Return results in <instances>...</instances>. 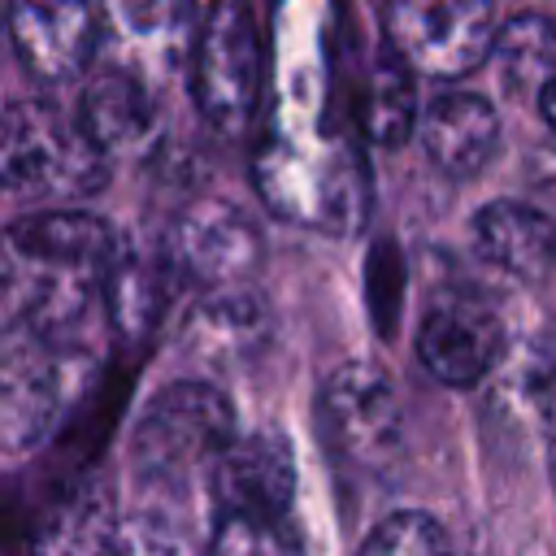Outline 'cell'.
<instances>
[{
	"label": "cell",
	"instance_id": "18",
	"mask_svg": "<svg viewBox=\"0 0 556 556\" xmlns=\"http://www.w3.org/2000/svg\"><path fill=\"white\" fill-rule=\"evenodd\" d=\"M356 122L365 130V139L382 143V148H395L413 135L417 126V87H413V65L387 43L365 83H361V96H356Z\"/></svg>",
	"mask_w": 556,
	"mask_h": 556
},
{
	"label": "cell",
	"instance_id": "4",
	"mask_svg": "<svg viewBox=\"0 0 556 556\" xmlns=\"http://www.w3.org/2000/svg\"><path fill=\"white\" fill-rule=\"evenodd\" d=\"M235 408L213 382H165L148 395L130 434L135 478L143 491L191 495L195 482L208 478L213 460L235 443Z\"/></svg>",
	"mask_w": 556,
	"mask_h": 556
},
{
	"label": "cell",
	"instance_id": "17",
	"mask_svg": "<svg viewBox=\"0 0 556 556\" xmlns=\"http://www.w3.org/2000/svg\"><path fill=\"white\" fill-rule=\"evenodd\" d=\"M269 334V308L265 300L239 282V287H213L187 321V339L208 361H243L256 352Z\"/></svg>",
	"mask_w": 556,
	"mask_h": 556
},
{
	"label": "cell",
	"instance_id": "19",
	"mask_svg": "<svg viewBox=\"0 0 556 556\" xmlns=\"http://www.w3.org/2000/svg\"><path fill=\"white\" fill-rule=\"evenodd\" d=\"M200 556H308L291 513L217 508Z\"/></svg>",
	"mask_w": 556,
	"mask_h": 556
},
{
	"label": "cell",
	"instance_id": "15",
	"mask_svg": "<svg viewBox=\"0 0 556 556\" xmlns=\"http://www.w3.org/2000/svg\"><path fill=\"white\" fill-rule=\"evenodd\" d=\"M78 117L87 135L109 152V156H139L161 126L152 87L130 70V65H109L100 70L78 104Z\"/></svg>",
	"mask_w": 556,
	"mask_h": 556
},
{
	"label": "cell",
	"instance_id": "25",
	"mask_svg": "<svg viewBox=\"0 0 556 556\" xmlns=\"http://www.w3.org/2000/svg\"><path fill=\"white\" fill-rule=\"evenodd\" d=\"M539 113H543V122L556 130V74L539 87Z\"/></svg>",
	"mask_w": 556,
	"mask_h": 556
},
{
	"label": "cell",
	"instance_id": "10",
	"mask_svg": "<svg viewBox=\"0 0 556 556\" xmlns=\"http://www.w3.org/2000/svg\"><path fill=\"white\" fill-rule=\"evenodd\" d=\"M417 356L443 387H478L504 356V321L473 291L439 295L417 326Z\"/></svg>",
	"mask_w": 556,
	"mask_h": 556
},
{
	"label": "cell",
	"instance_id": "24",
	"mask_svg": "<svg viewBox=\"0 0 556 556\" xmlns=\"http://www.w3.org/2000/svg\"><path fill=\"white\" fill-rule=\"evenodd\" d=\"M521 391H526V404L552 447V460H556V330H543L530 343V356L521 369Z\"/></svg>",
	"mask_w": 556,
	"mask_h": 556
},
{
	"label": "cell",
	"instance_id": "23",
	"mask_svg": "<svg viewBox=\"0 0 556 556\" xmlns=\"http://www.w3.org/2000/svg\"><path fill=\"white\" fill-rule=\"evenodd\" d=\"M356 556H460V552L430 513H391L369 530Z\"/></svg>",
	"mask_w": 556,
	"mask_h": 556
},
{
	"label": "cell",
	"instance_id": "2",
	"mask_svg": "<svg viewBox=\"0 0 556 556\" xmlns=\"http://www.w3.org/2000/svg\"><path fill=\"white\" fill-rule=\"evenodd\" d=\"M256 191L261 200L300 226L348 235L369 208V182L356 148L330 130H269L256 148Z\"/></svg>",
	"mask_w": 556,
	"mask_h": 556
},
{
	"label": "cell",
	"instance_id": "8",
	"mask_svg": "<svg viewBox=\"0 0 556 556\" xmlns=\"http://www.w3.org/2000/svg\"><path fill=\"white\" fill-rule=\"evenodd\" d=\"M387 43L430 78H460L495 48V0H382Z\"/></svg>",
	"mask_w": 556,
	"mask_h": 556
},
{
	"label": "cell",
	"instance_id": "3",
	"mask_svg": "<svg viewBox=\"0 0 556 556\" xmlns=\"http://www.w3.org/2000/svg\"><path fill=\"white\" fill-rule=\"evenodd\" d=\"M109 152L78 113L26 96L0 109V187L35 204H74L104 187Z\"/></svg>",
	"mask_w": 556,
	"mask_h": 556
},
{
	"label": "cell",
	"instance_id": "12",
	"mask_svg": "<svg viewBox=\"0 0 556 556\" xmlns=\"http://www.w3.org/2000/svg\"><path fill=\"white\" fill-rule=\"evenodd\" d=\"M4 26L26 70L43 83H70L100 43L96 0H4Z\"/></svg>",
	"mask_w": 556,
	"mask_h": 556
},
{
	"label": "cell",
	"instance_id": "16",
	"mask_svg": "<svg viewBox=\"0 0 556 556\" xmlns=\"http://www.w3.org/2000/svg\"><path fill=\"white\" fill-rule=\"evenodd\" d=\"M473 243L482 261L521 282H543L556 269V222L521 200H491L473 217Z\"/></svg>",
	"mask_w": 556,
	"mask_h": 556
},
{
	"label": "cell",
	"instance_id": "21",
	"mask_svg": "<svg viewBox=\"0 0 556 556\" xmlns=\"http://www.w3.org/2000/svg\"><path fill=\"white\" fill-rule=\"evenodd\" d=\"M122 556H195L187 495L143 491V504L122 517Z\"/></svg>",
	"mask_w": 556,
	"mask_h": 556
},
{
	"label": "cell",
	"instance_id": "20",
	"mask_svg": "<svg viewBox=\"0 0 556 556\" xmlns=\"http://www.w3.org/2000/svg\"><path fill=\"white\" fill-rule=\"evenodd\" d=\"M109 17H113V30L135 52L161 56V61H178L195 26L191 0H109Z\"/></svg>",
	"mask_w": 556,
	"mask_h": 556
},
{
	"label": "cell",
	"instance_id": "9",
	"mask_svg": "<svg viewBox=\"0 0 556 556\" xmlns=\"http://www.w3.org/2000/svg\"><path fill=\"white\" fill-rule=\"evenodd\" d=\"M265 239L230 200H195L169 226V265L200 287H239L256 274Z\"/></svg>",
	"mask_w": 556,
	"mask_h": 556
},
{
	"label": "cell",
	"instance_id": "7",
	"mask_svg": "<svg viewBox=\"0 0 556 556\" xmlns=\"http://www.w3.org/2000/svg\"><path fill=\"white\" fill-rule=\"evenodd\" d=\"M96 374V365L0 330V447L26 452L52 439Z\"/></svg>",
	"mask_w": 556,
	"mask_h": 556
},
{
	"label": "cell",
	"instance_id": "22",
	"mask_svg": "<svg viewBox=\"0 0 556 556\" xmlns=\"http://www.w3.org/2000/svg\"><path fill=\"white\" fill-rule=\"evenodd\" d=\"M491 52L500 56L508 87H517V91L543 87L556 74V22L539 17V13H521L504 30H495Z\"/></svg>",
	"mask_w": 556,
	"mask_h": 556
},
{
	"label": "cell",
	"instance_id": "13",
	"mask_svg": "<svg viewBox=\"0 0 556 556\" xmlns=\"http://www.w3.org/2000/svg\"><path fill=\"white\" fill-rule=\"evenodd\" d=\"M208 504L217 508H261V513H291L295 500V465L291 447L278 434H248L213 460L204 478Z\"/></svg>",
	"mask_w": 556,
	"mask_h": 556
},
{
	"label": "cell",
	"instance_id": "11",
	"mask_svg": "<svg viewBox=\"0 0 556 556\" xmlns=\"http://www.w3.org/2000/svg\"><path fill=\"white\" fill-rule=\"evenodd\" d=\"M30 556H122V513L104 478L74 473L56 482L26 526Z\"/></svg>",
	"mask_w": 556,
	"mask_h": 556
},
{
	"label": "cell",
	"instance_id": "14",
	"mask_svg": "<svg viewBox=\"0 0 556 556\" xmlns=\"http://www.w3.org/2000/svg\"><path fill=\"white\" fill-rule=\"evenodd\" d=\"M421 148L447 178H473L491 165L500 148V117L495 109L473 91H443L426 104L421 122Z\"/></svg>",
	"mask_w": 556,
	"mask_h": 556
},
{
	"label": "cell",
	"instance_id": "5",
	"mask_svg": "<svg viewBox=\"0 0 556 556\" xmlns=\"http://www.w3.org/2000/svg\"><path fill=\"white\" fill-rule=\"evenodd\" d=\"M191 87L204 122L235 139L252 126L265 87V43L248 0H213L195 17Z\"/></svg>",
	"mask_w": 556,
	"mask_h": 556
},
{
	"label": "cell",
	"instance_id": "1",
	"mask_svg": "<svg viewBox=\"0 0 556 556\" xmlns=\"http://www.w3.org/2000/svg\"><path fill=\"white\" fill-rule=\"evenodd\" d=\"M126 239L96 213L43 208L0 230V330L104 365L113 334V274Z\"/></svg>",
	"mask_w": 556,
	"mask_h": 556
},
{
	"label": "cell",
	"instance_id": "6",
	"mask_svg": "<svg viewBox=\"0 0 556 556\" xmlns=\"http://www.w3.org/2000/svg\"><path fill=\"white\" fill-rule=\"evenodd\" d=\"M317 426L334 465L365 478L387 473L404 447V408L391 374L369 361L339 365L317 391Z\"/></svg>",
	"mask_w": 556,
	"mask_h": 556
}]
</instances>
